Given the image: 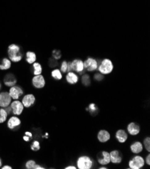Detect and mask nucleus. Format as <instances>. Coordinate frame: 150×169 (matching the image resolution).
<instances>
[{
    "instance_id": "obj_1",
    "label": "nucleus",
    "mask_w": 150,
    "mask_h": 169,
    "mask_svg": "<svg viewBox=\"0 0 150 169\" xmlns=\"http://www.w3.org/2000/svg\"><path fill=\"white\" fill-rule=\"evenodd\" d=\"M7 53H8L10 59L12 60V61L15 63L20 61L22 57H23V55H22V53L20 52V47L15 44H10L8 47Z\"/></svg>"
},
{
    "instance_id": "obj_2",
    "label": "nucleus",
    "mask_w": 150,
    "mask_h": 169,
    "mask_svg": "<svg viewBox=\"0 0 150 169\" xmlns=\"http://www.w3.org/2000/svg\"><path fill=\"white\" fill-rule=\"evenodd\" d=\"M113 64L110 59H105L102 60L98 67L99 72L102 74H108L113 70Z\"/></svg>"
},
{
    "instance_id": "obj_3",
    "label": "nucleus",
    "mask_w": 150,
    "mask_h": 169,
    "mask_svg": "<svg viewBox=\"0 0 150 169\" xmlns=\"http://www.w3.org/2000/svg\"><path fill=\"white\" fill-rule=\"evenodd\" d=\"M77 165L80 169H90L93 166V160L87 156H80L77 160Z\"/></svg>"
},
{
    "instance_id": "obj_4",
    "label": "nucleus",
    "mask_w": 150,
    "mask_h": 169,
    "mask_svg": "<svg viewBox=\"0 0 150 169\" xmlns=\"http://www.w3.org/2000/svg\"><path fill=\"white\" fill-rule=\"evenodd\" d=\"M145 164V160L141 156H136L129 162V166L131 169H140Z\"/></svg>"
},
{
    "instance_id": "obj_5",
    "label": "nucleus",
    "mask_w": 150,
    "mask_h": 169,
    "mask_svg": "<svg viewBox=\"0 0 150 169\" xmlns=\"http://www.w3.org/2000/svg\"><path fill=\"white\" fill-rule=\"evenodd\" d=\"M12 98L9 92H3L0 93V107L5 108L11 104Z\"/></svg>"
},
{
    "instance_id": "obj_6",
    "label": "nucleus",
    "mask_w": 150,
    "mask_h": 169,
    "mask_svg": "<svg viewBox=\"0 0 150 169\" xmlns=\"http://www.w3.org/2000/svg\"><path fill=\"white\" fill-rule=\"evenodd\" d=\"M12 111L15 115H20L24 110V105L19 100H15L10 104Z\"/></svg>"
},
{
    "instance_id": "obj_7",
    "label": "nucleus",
    "mask_w": 150,
    "mask_h": 169,
    "mask_svg": "<svg viewBox=\"0 0 150 169\" xmlns=\"http://www.w3.org/2000/svg\"><path fill=\"white\" fill-rule=\"evenodd\" d=\"M98 62L94 58H88L84 63V67L89 72L94 71L98 68Z\"/></svg>"
},
{
    "instance_id": "obj_8",
    "label": "nucleus",
    "mask_w": 150,
    "mask_h": 169,
    "mask_svg": "<svg viewBox=\"0 0 150 169\" xmlns=\"http://www.w3.org/2000/svg\"><path fill=\"white\" fill-rule=\"evenodd\" d=\"M98 161L102 165H106L110 163V154L106 151H102L98 154Z\"/></svg>"
},
{
    "instance_id": "obj_9",
    "label": "nucleus",
    "mask_w": 150,
    "mask_h": 169,
    "mask_svg": "<svg viewBox=\"0 0 150 169\" xmlns=\"http://www.w3.org/2000/svg\"><path fill=\"white\" fill-rule=\"evenodd\" d=\"M9 94L12 99L14 100H18L19 98L23 95V91L20 86H14L11 87L9 91Z\"/></svg>"
},
{
    "instance_id": "obj_10",
    "label": "nucleus",
    "mask_w": 150,
    "mask_h": 169,
    "mask_svg": "<svg viewBox=\"0 0 150 169\" xmlns=\"http://www.w3.org/2000/svg\"><path fill=\"white\" fill-rule=\"evenodd\" d=\"M32 85L36 88H43L45 86V80L42 75H36L32 80Z\"/></svg>"
},
{
    "instance_id": "obj_11",
    "label": "nucleus",
    "mask_w": 150,
    "mask_h": 169,
    "mask_svg": "<svg viewBox=\"0 0 150 169\" xmlns=\"http://www.w3.org/2000/svg\"><path fill=\"white\" fill-rule=\"evenodd\" d=\"M71 66H72V70H74L80 74H81L84 69V62L80 59L73 60L72 62H71Z\"/></svg>"
},
{
    "instance_id": "obj_12",
    "label": "nucleus",
    "mask_w": 150,
    "mask_h": 169,
    "mask_svg": "<svg viewBox=\"0 0 150 169\" xmlns=\"http://www.w3.org/2000/svg\"><path fill=\"white\" fill-rule=\"evenodd\" d=\"M110 154V162L114 164H120L122 161V155L119 150H113Z\"/></svg>"
},
{
    "instance_id": "obj_13",
    "label": "nucleus",
    "mask_w": 150,
    "mask_h": 169,
    "mask_svg": "<svg viewBox=\"0 0 150 169\" xmlns=\"http://www.w3.org/2000/svg\"><path fill=\"white\" fill-rule=\"evenodd\" d=\"M35 102V96L33 95H27L23 97L22 103L23 104L24 107L28 108L31 107Z\"/></svg>"
},
{
    "instance_id": "obj_14",
    "label": "nucleus",
    "mask_w": 150,
    "mask_h": 169,
    "mask_svg": "<svg viewBox=\"0 0 150 169\" xmlns=\"http://www.w3.org/2000/svg\"><path fill=\"white\" fill-rule=\"evenodd\" d=\"M3 82H4V84L6 86L12 87V86H14L15 84H16L17 80L14 74H7L5 76Z\"/></svg>"
},
{
    "instance_id": "obj_15",
    "label": "nucleus",
    "mask_w": 150,
    "mask_h": 169,
    "mask_svg": "<svg viewBox=\"0 0 150 169\" xmlns=\"http://www.w3.org/2000/svg\"><path fill=\"white\" fill-rule=\"evenodd\" d=\"M127 130L131 136H135L140 131V127L135 123H130L127 126Z\"/></svg>"
},
{
    "instance_id": "obj_16",
    "label": "nucleus",
    "mask_w": 150,
    "mask_h": 169,
    "mask_svg": "<svg viewBox=\"0 0 150 169\" xmlns=\"http://www.w3.org/2000/svg\"><path fill=\"white\" fill-rule=\"evenodd\" d=\"M110 135L106 130H100L98 133V140L102 142V143H104L110 140Z\"/></svg>"
},
{
    "instance_id": "obj_17",
    "label": "nucleus",
    "mask_w": 150,
    "mask_h": 169,
    "mask_svg": "<svg viewBox=\"0 0 150 169\" xmlns=\"http://www.w3.org/2000/svg\"><path fill=\"white\" fill-rule=\"evenodd\" d=\"M116 137L120 143H125L127 140L128 136L126 133V131L123 129H119L116 133Z\"/></svg>"
},
{
    "instance_id": "obj_18",
    "label": "nucleus",
    "mask_w": 150,
    "mask_h": 169,
    "mask_svg": "<svg viewBox=\"0 0 150 169\" xmlns=\"http://www.w3.org/2000/svg\"><path fill=\"white\" fill-rule=\"evenodd\" d=\"M21 121L19 118L17 117H12L10 119L8 122H7V126L10 129H13L17 126H19L20 125Z\"/></svg>"
},
{
    "instance_id": "obj_19",
    "label": "nucleus",
    "mask_w": 150,
    "mask_h": 169,
    "mask_svg": "<svg viewBox=\"0 0 150 169\" xmlns=\"http://www.w3.org/2000/svg\"><path fill=\"white\" fill-rule=\"evenodd\" d=\"M131 152L134 154H139L142 152L143 150V146H142L141 143L140 142H134L133 144L131 146Z\"/></svg>"
},
{
    "instance_id": "obj_20",
    "label": "nucleus",
    "mask_w": 150,
    "mask_h": 169,
    "mask_svg": "<svg viewBox=\"0 0 150 169\" xmlns=\"http://www.w3.org/2000/svg\"><path fill=\"white\" fill-rule=\"evenodd\" d=\"M66 80L70 84H75L78 82V76L73 72H69L66 76Z\"/></svg>"
},
{
    "instance_id": "obj_21",
    "label": "nucleus",
    "mask_w": 150,
    "mask_h": 169,
    "mask_svg": "<svg viewBox=\"0 0 150 169\" xmlns=\"http://www.w3.org/2000/svg\"><path fill=\"white\" fill-rule=\"evenodd\" d=\"M36 55L35 53L31 52V51H28L26 53V61H27L30 64H32V63H35L36 61Z\"/></svg>"
},
{
    "instance_id": "obj_22",
    "label": "nucleus",
    "mask_w": 150,
    "mask_h": 169,
    "mask_svg": "<svg viewBox=\"0 0 150 169\" xmlns=\"http://www.w3.org/2000/svg\"><path fill=\"white\" fill-rule=\"evenodd\" d=\"M11 67V61L10 60L7 58L3 59L2 60V63L0 64V70H8Z\"/></svg>"
},
{
    "instance_id": "obj_23",
    "label": "nucleus",
    "mask_w": 150,
    "mask_h": 169,
    "mask_svg": "<svg viewBox=\"0 0 150 169\" xmlns=\"http://www.w3.org/2000/svg\"><path fill=\"white\" fill-rule=\"evenodd\" d=\"M33 68H34V74H35V76H36V75H40L41 73H42V67H41L40 63H34Z\"/></svg>"
},
{
    "instance_id": "obj_24",
    "label": "nucleus",
    "mask_w": 150,
    "mask_h": 169,
    "mask_svg": "<svg viewBox=\"0 0 150 169\" xmlns=\"http://www.w3.org/2000/svg\"><path fill=\"white\" fill-rule=\"evenodd\" d=\"M7 113L4 108H0V123H2L6 121Z\"/></svg>"
},
{
    "instance_id": "obj_25",
    "label": "nucleus",
    "mask_w": 150,
    "mask_h": 169,
    "mask_svg": "<svg viewBox=\"0 0 150 169\" xmlns=\"http://www.w3.org/2000/svg\"><path fill=\"white\" fill-rule=\"evenodd\" d=\"M51 75H52V78H53L54 79H55V80H61V79L62 78V74L61 73V71H60L59 70H53L51 73Z\"/></svg>"
},
{
    "instance_id": "obj_26",
    "label": "nucleus",
    "mask_w": 150,
    "mask_h": 169,
    "mask_svg": "<svg viewBox=\"0 0 150 169\" xmlns=\"http://www.w3.org/2000/svg\"><path fill=\"white\" fill-rule=\"evenodd\" d=\"M81 81H82V84L85 86H90V84L91 83L90 78L89 75H84V76H82Z\"/></svg>"
},
{
    "instance_id": "obj_27",
    "label": "nucleus",
    "mask_w": 150,
    "mask_h": 169,
    "mask_svg": "<svg viewBox=\"0 0 150 169\" xmlns=\"http://www.w3.org/2000/svg\"><path fill=\"white\" fill-rule=\"evenodd\" d=\"M36 165V164L35 160H28L26 163V168L28 169H35Z\"/></svg>"
},
{
    "instance_id": "obj_28",
    "label": "nucleus",
    "mask_w": 150,
    "mask_h": 169,
    "mask_svg": "<svg viewBox=\"0 0 150 169\" xmlns=\"http://www.w3.org/2000/svg\"><path fill=\"white\" fill-rule=\"evenodd\" d=\"M88 110H89L90 112V113L92 115V114L96 113L97 111H98V108L96 107L95 104L92 103V104H90L89 105V107L88 108Z\"/></svg>"
},
{
    "instance_id": "obj_29",
    "label": "nucleus",
    "mask_w": 150,
    "mask_h": 169,
    "mask_svg": "<svg viewBox=\"0 0 150 169\" xmlns=\"http://www.w3.org/2000/svg\"><path fill=\"white\" fill-rule=\"evenodd\" d=\"M144 144L145 147V149L147 150L148 152L150 151V138L149 137H146L144 141Z\"/></svg>"
},
{
    "instance_id": "obj_30",
    "label": "nucleus",
    "mask_w": 150,
    "mask_h": 169,
    "mask_svg": "<svg viewBox=\"0 0 150 169\" xmlns=\"http://www.w3.org/2000/svg\"><path fill=\"white\" fill-rule=\"evenodd\" d=\"M31 149L34 151H37L40 149V143L38 141H35L31 146Z\"/></svg>"
},
{
    "instance_id": "obj_31",
    "label": "nucleus",
    "mask_w": 150,
    "mask_h": 169,
    "mask_svg": "<svg viewBox=\"0 0 150 169\" xmlns=\"http://www.w3.org/2000/svg\"><path fill=\"white\" fill-rule=\"evenodd\" d=\"M52 56H53L54 59H59L61 57V54L60 51H57V50H54L52 51Z\"/></svg>"
},
{
    "instance_id": "obj_32",
    "label": "nucleus",
    "mask_w": 150,
    "mask_h": 169,
    "mask_svg": "<svg viewBox=\"0 0 150 169\" xmlns=\"http://www.w3.org/2000/svg\"><path fill=\"white\" fill-rule=\"evenodd\" d=\"M48 65L51 67H55L57 65V61H56L55 59H49V61H48Z\"/></svg>"
},
{
    "instance_id": "obj_33",
    "label": "nucleus",
    "mask_w": 150,
    "mask_h": 169,
    "mask_svg": "<svg viewBox=\"0 0 150 169\" xmlns=\"http://www.w3.org/2000/svg\"><path fill=\"white\" fill-rule=\"evenodd\" d=\"M61 71L63 73H65L67 71V63L65 61H63L62 63L61 67Z\"/></svg>"
},
{
    "instance_id": "obj_34",
    "label": "nucleus",
    "mask_w": 150,
    "mask_h": 169,
    "mask_svg": "<svg viewBox=\"0 0 150 169\" xmlns=\"http://www.w3.org/2000/svg\"><path fill=\"white\" fill-rule=\"evenodd\" d=\"M94 79L96 80V81H101V80H102L103 79H104V76H103V75L102 74H96L94 75Z\"/></svg>"
},
{
    "instance_id": "obj_35",
    "label": "nucleus",
    "mask_w": 150,
    "mask_h": 169,
    "mask_svg": "<svg viewBox=\"0 0 150 169\" xmlns=\"http://www.w3.org/2000/svg\"><path fill=\"white\" fill-rule=\"evenodd\" d=\"M5 110H6V111L7 112V114H10V112H12V108H11V107L7 106V107H5Z\"/></svg>"
},
{
    "instance_id": "obj_36",
    "label": "nucleus",
    "mask_w": 150,
    "mask_h": 169,
    "mask_svg": "<svg viewBox=\"0 0 150 169\" xmlns=\"http://www.w3.org/2000/svg\"><path fill=\"white\" fill-rule=\"evenodd\" d=\"M145 161H146V163H147L148 165L150 164V155L149 154H148L147 157H146Z\"/></svg>"
},
{
    "instance_id": "obj_37",
    "label": "nucleus",
    "mask_w": 150,
    "mask_h": 169,
    "mask_svg": "<svg viewBox=\"0 0 150 169\" xmlns=\"http://www.w3.org/2000/svg\"><path fill=\"white\" fill-rule=\"evenodd\" d=\"M65 169H76L77 168L76 167L74 166H69V167H67L65 168Z\"/></svg>"
},
{
    "instance_id": "obj_38",
    "label": "nucleus",
    "mask_w": 150,
    "mask_h": 169,
    "mask_svg": "<svg viewBox=\"0 0 150 169\" xmlns=\"http://www.w3.org/2000/svg\"><path fill=\"white\" fill-rule=\"evenodd\" d=\"M26 136H27L28 137H30L31 138L32 137V134L31 133V132H26Z\"/></svg>"
},
{
    "instance_id": "obj_39",
    "label": "nucleus",
    "mask_w": 150,
    "mask_h": 169,
    "mask_svg": "<svg viewBox=\"0 0 150 169\" xmlns=\"http://www.w3.org/2000/svg\"><path fill=\"white\" fill-rule=\"evenodd\" d=\"M23 139H24V141H26V142H28V141L30 140V137H28V136H24Z\"/></svg>"
},
{
    "instance_id": "obj_40",
    "label": "nucleus",
    "mask_w": 150,
    "mask_h": 169,
    "mask_svg": "<svg viewBox=\"0 0 150 169\" xmlns=\"http://www.w3.org/2000/svg\"><path fill=\"white\" fill-rule=\"evenodd\" d=\"M43 168H44L43 167H41V166H40V165H38V164H36V167H35V169H43Z\"/></svg>"
},
{
    "instance_id": "obj_41",
    "label": "nucleus",
    "mask_w": 150,
    "mask_h": 169,
    "mask_svg": "<svg viewBox=\"0 0 150 169\" xmlns=\"http://www.w3.org/2000/svg\"><path fill=\"white\" fill-rule=\"evenodd\" d=\"M2 169H12V167H10V166H4V167H3L2 168Z\"/></svg>"
},
{
    "instance_id": "obj_42",
    "label": "nucleus",
    "mask_w": 150,
    "mask_h": 169,
    "mask_svg": "<svg viewBox=\"0 0 150 169\" xmlns=\"http://www.w3.org/2000/svg\"><path fill=\"white\" fill-rule=\"evenodd\" d=\"M2 167V160H1V158H0V167Z\"/></svg>"
},
{
    "instance_id": "obj_43",
    "label": "nucleus",
    "mask_w": 150,
    "mask_h": 169,
    "mask_svg": "<svg viewBox=\"0 0 150 169\" xmlns=\"http://www.w3.org/2000/svg\"><path fill=\"white\" fill-rule=\"evenodd\" d=\"M100 169H102V168H103V169H106L107 168H106V167H100Z\"/></svg>"
},
{
    "instance_id": "obj_44",
    "label": "nucleus",
    "mask_w": 150,
    "mask_h": 169,
    "mask_svg": "<svg viewBox=\"0 0 150 169\" xmlns=\"http://www.w3.org/2000/svg\"><path fill=\"white\" fill-rule=\"evenodd\" d=\"M1 88H2V84L1 83H0V90H1Z\"/></svg>"
}]
</instances>
